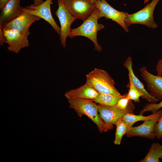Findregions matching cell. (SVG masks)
I'll use <instances>...</instances> for the list:
<instances>
[{
	"label": "cell",
	"mask_w": 162,
	"mask_h": 162,
	"mask_svg": "<svg viewBox=\"0 0 162 162\" xmlns=\"http://www.w3.org/2000/svg\"><path fill=\"white\" fill-rule=\"evenodd\" d=\"M69 108L73 109L78 116H87L97 127L100 133L106 132L112 128L106 124L98 114V105L92 100L71 98L68 99Z\"/></svg>",
	"instance_id": "6da1fadb"
},
{
	"label": "cell",
	"mask_w": 162,
	"mask_h": 162,
	"mask_svg": "<svg viewBox=\"0 0 162 162\" xmlns=\"http://www.w3.org/2000/svg\"><path fill=\"white\" fill-rule=\"evenodd\" d=\"M100 19L99 15V10H96L83 22L78 27L71 28L68 37L72 38L77 36H82L90 40L94 43V50L100 52L101 46L98 41L97 33L98 31L105 28L104 26L98 22Z\"/></svg>",
	"instance_id": "7a4b0ae2"
},
{
	"label": "cell",
	"mask_w": 162,
	"mask_h": 162,
	"mask_svg": "<svg viewBox=\"0 0 162 162\" xmlns=\"http://www.w3.org/2000/svg\"><path fill=\"white\" fill-rule=\"evenodd\" d=\"M86 82L99 93L121 94L112 78L105 70L95 68L86 75Z\"/></svg>",
	"instance_id": "3957f363"
},
{
	"label": "cell",
	"mask_w": 162,
	"mask_h": 162,
	"mask_svg": "<svg viewBox=\"0 0 162 162\" xmlns=\"http://www.w3.org/2000/svg\"><path fill=\"white\" fill-rule=\"evenodd\" d=\"M160 0H152L150 3L138 11L130 14L128 13L125 20L126 26L128 28L133 24H140L149 28H156L158 25L154 19L153 13Z\"/></svg>",
	"instance_id": "277c9868"
},
{
	"label": "cell",
	"mask_w": 162,
	"mask_h": 162,
	"mask_svg": "<svg viewBox=\"0 0 162 162\" xmlns=\"http://www.w3.org/2000/svg\"><path fill=\"white\" fill-rule=\"evenodd\" d=\"M69 12L76 19L85 21L97 9L92 0H61Z\"/></svg>",
	"instance_id": "5b68a950"
},
{
	"label": "cell",
	"mask_w": 162,
	"mask_h": 162,
	"mask_svg": "<svg viewBox=\"0 0 162 162\" xmlns=\"http://www.w3.org/2000/svg\"><path fill=\"white\" fill-rule=\"evenodd\" d=\"M98 111L99 116L104 122L112 129L113 125L118 119L122 118L128 113H133L134 106L131 103L126 109H122L116 105L106 106L98 104Z\"/></svg>",
	"instance_id": "8992f818"
},
{
	"label": "cell",
	"mask_w": 162,
	"mask_h": 162,
	"mask_svg": "<svg viewBox=\"0 0 162 162\" xmlns=\"http://www.w3.org/2000/svg\"><path fill=\"white\" fill-rule=\"evenodd\" d=\"M58 8L55 12L60 24V40L61 45L64 48L66 46V39L70 32L71 26L76 20L68 10L61 0H57Z\"/></svg>",
	"instance_id": "52a82bcc"
},
{
	"label": "cell",
	"mask_w": 162,
	"mask_h": 162,
	"mask_svg": "<svg viewBox=\"0 0 162 162\" xmlns=\"http://www.w3.org/2000/svg\"><path fill=\"white\" fill-rule=\"evenodd\" d=\"M95 2L96 8L99 10L100 18L105 17L106 19H111L120 25L125 32H128V28L125 23L128 13L116 10L105 0H98Z\"/></svg>",
	"instance_id": "ba28073f"
},
{
	"label": "cell",
	"mask_w": 162,
	"mask_h": 162,
	"mask_svg": "<svg viewBox=\"0 0 162 162\" xmlns=\"http://www.w3.org/2000/svg\"><path fill=\"white\" fill-rule=\"evenodd\" d=\"M3 29L6 38L5 43L8 44L7 49L9 51L18 54L22 49L29 46L28 37L30 34L29 31L22 33L14 29Z\"/></svg>",
	"instance_id": "9c48e42d"
},
{
	"label": "cell",
	"mask_w": 162,
	"mask_h": 162,
	"mask_svg": "<svg viewBox=\"0 0 162 162\" xmlns=\"http://www.w3.org/2000/svg\"><path fill=\"white\" fill-rule=\"evenodd\" d=\"M53 0H46L40 4L36 6L32 5L22 7L23 11L37 16L44 20L52 26L54 29L60 36V27L56 24L54 19L51 11L50 6Z\"/></svg>",
	"instance_id": "30bf717a"
},
{
	"label": "cell",
	"mask_w": 162,
	"mask_h": 162,
	"mask_svg": "<svg viewBox=\"0 0 162 162\" xmlns=\"http://www.w3.org/2000/svg\"><path fill=\"white\" fill-rule=\"evenodd\" d=\"M41 19L37 16L23 11L19 16L1 26L6 30L14 29L25 33L29 31V27L34 22Z\"/></svg>",
	"instance_id": "8fae6325"
},
{
	"label": "cell",
	"mask_w": 162,
	"mask_h": 162,
	"mask_svg": "<svg viewBox=\"0 0 162 162\" xmlns=\"http://www.w3.org/2000/svg\"><path fill=\"white\" fill-rule=\"evenodd\" d=\"M141 75L146 82L147 90L152 96L162 99V76H155L149 72L146 66L140 69Z\"/></svg>",
	"instance_id": "7c38bea8"
},
{
	"label": "cell",
	"mask_w": 162,
	"mask_h": 162,
	"mask_svg": "<svg viewBox=\"0 0 162 162\" xmlns=\"http://www.w3.org/2000/svg\"><path fill=\"white\" fill-rule=\"evenodd\" d=\"M162 114V112L154 119L145 121L138 126L131 127L125 135L128 137L137 136L154 139L156 137L154 131V126Z\"/></svg>",
	"instance_id": "4fadbf2b"
},
{
	"label": "cell",
	"mask_w": 162,
	"mask_h": 162,
	"mask_svg": "<svg viewBox=\"0 0 162 162\" xmlns=\"http://www.w3.org/2000/svg\"><path fill=\"white\" fill-rule=\"evenodd\" d=\"M21 0H9L1 10L0 26H3L8 22L19 16L22 12L20 5Z\"/></svg>",
	"instance_id": "5bb4252c"
},
{
	"label": "cell",
	"mask_w": 162,
	"mask_h": 162,
	"mask_svg": "<svg viewBox=\"0 0 162 162\" xmlns=\"http://www.w3.org/2000/svg\"><path fill=\"white\" fill-rule=\"evenodd\" d=\"M132 64V58L130 56H129L126 59L123 64L124 67L127 68L128 71V74L130 75L134 85L143 94V96L142 98L151 103H156L160 100L151 95L146 90L143 83L135 75L133 69Z\"/></svg>",
	"instance_id": "9a60e30c"
},
{
	"label": "cell",
	"mask_w": 162,
	"mask_h": 162,
	"mask_svg": "<svg viewBox=\"0 0 162 162\" xmlns=\"http://www.w3.org/2000/svg\"><path fill=\"white\" fill-rule=\"evenodd\" d=\"M99 94L92 87L86 83L78 88L68 91L65 96L67 99L76 98L93 100L98 97Z\"/></svg>",
	"instance_id": "2e32d148"
},
{
	"label": "cell",
	"mask_w": 162,
	"mask_h": 162,
	"mask_svg": "<svg viewBox=\"0 0 162 162\" xmlns=\"http://www.w3.org/2000/svg\"><path fill=\"white\" fill-rule=\"evenodd\" d=\"M162 158V145L158 142L153 143L145 157L139 162H159Z\"/></svg>",
	"instance_id": "e0dca14e"
},
{
	"label": "cell",
	"mask_w": 162,
	"mask_h": 162,
	"mask_svg": "<svg viewBox=\"0 0 162 162\" xmlns=\"http://www.w3.org/2000/svg\"><path fill=\"white\" fill-rule=\"evenodd\" d=\"M162 112V110H160L147 116H142V114L136 115L133 113H128L124 115L122 118L130 127H131L135 123L138 121H145L156 118Z\"/></svg>",
	"instance_id": "ac0fdd59"
},
{
	"label": "cell",
	"mask_w": 162,
	"mask_h": 162,
	"mask_svg": "<svg viewBox=\"0 0 162 162\" xmlns=\"http://www.w3.org/2000/svg\"><path fill=\"white\" fill-rule=\"evenodd\" d=\"M127 94L116 95L111 94L99 93L98 97L93 100L96 103L104 105L112 106L116 104L121 98L126 97Z\"/></svg>",
	"instance_id": "d6986e66"
},
{
	"label": "cell",
	"mask_w": 162,
	"mask_h": 162,
	"mask_svg": "<svg viewBox=\"0 0 162 162\" xmlns=\"http://www.w3.org/2000/svg\"><path fill=\"white\" fill-rule=\"evenodd\" d=\"M114 124L116 126V130L114 143L116 145H120L123 136L128 131L131 127L122 118L118 120Z\"/></svg>",
	"instance_id": "ffe728a7"
},
{
	"label": "cell",
	"mask_w": 162,
	"mask_h": 162,
	"mask_svg": "<svg viewBox=\"0 0 162 162\" xmlns=\"http://www.w3.org/2000/svg\"><path fill=\"white\" fill-rule=\"evenodd\" d=\"M129 89L127 97L130 100H133L135 103L140 102V97L142 98L143 94L140 92L134 85L130 75L128 74Z\"/></svg>",
	"instance_id": "44dd1931"
},
{
	"label": "cell",
	"mask_w": 162,
	"mask_h": 162,
	"mask_svg": "<svg viewBox=\"0 0 162 162\" xmlns=\"http://www.w3.org/2000/svg\"><path fill=\"white\" fill-rule=\"evenodd\" d=\"M161 108H162V99L158 104L150 103L146 104L140 111V114L142 115L146 112H151L152 113L156 112Z\"/></svg>",
	"instance_id": "7402d4cb"
},
{
	"label": "cell",
	"mask_w": 162,
	"mask_h": 162,
	"mask_svg": "<svg viewBox=\"0 0 162 162\" xmlns=\"http://www.w3.org/2000/svg\"><path fill=\"white\" fill-rule=\"evenodd\" d=\"M154 131L156 137L158 139L162 138V114L155 124Z\"/></svg>",
	"instance_id": "603a6c76"
},
{
	"label": "cell",
	"mask_w": 162,
	"mask_h": 162,
	"mask_svg": "<svg viewBox=\"0 0 162 162\" xmlns=\"http://www.w3.org/2000/svg\"><path fill=\"white\" fill-rule=\"evenodd\" d=\"M130 100L127 97L122 98L118 102L116 105L119 108L125 110L127 109L131 104L130 103Z\"/></svg>",
	"instance_id": "cb8c5ba5"
},
{
	"label": "cell",
	"mask_w": 162,
	"mask_h": 162,
	"mask_svg": "<svg viewBox=\"0 0 162 162\" xmlns=\"http://www.w3.org/2000/svg\"><path fill=\"white\" fill-rule=\"evenodd\" d=\"M156 70L157 75L162 76V58L159 59L156 65Z\"/></svg>",
	"instance_id": "d4e9b609"
},
{
	"label": "cell",
	"mask_w": 162,
	"mask_h": 162,
	"mask_svg": "<svg viewBox=\"0 0 162 162\" xmlns=\"http://www.w3.org/2000/svg\"><path fill=\"white\" fill-rule=\"evenodd\" d=\"M6 41V38L4 35L3 29L0 26V45H3Z\"/></svg>",
	"instance_id": "484cf974"
},
{
	"label": "cell",
	"mask_w": 162,
	"mask_h": 162,
	"mask_svg": "<svg viewBox=\"0 0 162 162\" xmlns=\"http://www.w3.org/2000/svg\"><path fill=\"white\" fill-rule=\"evenodd\" d=\"M9 0H0V9L2 10Z\"/></svg>",
	"instance_id": "4316f807"
},
{
	"label": "cell",
	"mask_w": 162,
	"mask_h": 162,
	"mask_svg": "<svg viewBox=\"0 0 162 162\" xmlns=\"http://www.w3.org/2000/svg\"><path fill=\"white\" fill-rule=\"evenodd\" d=\"M33 4L32 5L34 6H38L44 2L43 0H33Z\"/></svg>",
	"instance_id": "83f0119b"
},
{
	"label": "cell",
	"mask_w": 162,
	"mask_h": 162,
	"mask_svg": "<svg viewBox=\"0 0 162 162\" xmlns=\"http://www.w3.org/2000/svg\"><path fill=\"white\" fill-rule=\"evenodd\" d=\"M150 0H144V3L145 4L146 3H147Z\"/></svg>",
	"instance_id": "f1b7e54d"
},
{
	"label": "cell",
	"mask_w": 162,
	"mask_h": 162,
	"mask_svg": "<svg viewBox=\"0 0 162 162\" xmlns=\"http://www.w3.org/2000/svg\"><path fill=\"white\" fill-rule=\"evenodd\" d=\"M92 1H93L94 2H96V1H97V0H92Z\"/></svg>",
	"instance_id": "f546056e"
}]
</instances>
